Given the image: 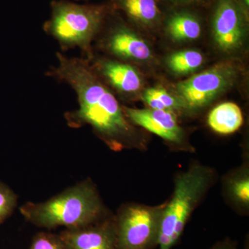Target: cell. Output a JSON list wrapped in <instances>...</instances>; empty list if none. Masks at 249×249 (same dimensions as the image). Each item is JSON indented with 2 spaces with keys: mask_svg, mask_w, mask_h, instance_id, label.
I'll return each instance as SVG.
<instances>
[{
  "mask_svg": "<svg viewBox=\"0 0 249 249\" xmlns=\"http://www.w3.org/2000/svg\"><path fill=\"white\" fill-rule=\"evenodd\" d=\"M58 235L67 249H116L114 215L87 227L65 229Z\"/></svg>",
  "mask_w": 249,
  "mask_h": 249,
  "instance_id": "11",
  "label": "cell"
},
{
  "mask_svg": "<svg viewBox=\"0 0 249 249\" xmlns=\"http://www.w3.org/2000/svg\"><path fill=\"white\" fill-rule=\"evenodd\" d=\"M238 0H218L212 19L214 42L224 53L237 52L243 45L246 18Z\"/></svg>",
  "mask_w": 249,
  "mask_h": 249,
  "instance_id": "7",
  "label": "cell"
},
{
  "mask_svg": "<svg viewBox=\"0 0 249 249\" xmlns=\"http://www.w3.org/2000/svg\"><path fill=\"white\" fill-rule=\"evenodd\" d=\"M242 3L243 4V8L245 9L248 10L249 6V0H242Z\"/></svg>",
  "mask_w": 249,
  "mask_h": 249,
  "instance_id": "22",
  "label": "cell"
},
{
  "mask_svg": "<svg viewBox=\"0 0 249 249\" xmlns=\"http://www.w3.org/2000/svg\"><path fill=\"white\" fill-rule=\"evenodd\" d=\"M142 99L150 109L173 113H175V111L184 110L180 100L163 88H150L145 89L142 94Z\"/></svg>",
  "mask_w": 249,
  "mask_h": 249,
  "instance_id": "17",
  "label": "cell"
},
{
  "mask_svg": "<svg viewBox=\"0 0 249 249\" xmlns=\"http://www.w3.org/2000/svg\"><path fill=\"white\" fill-rule=\"evenodd\" d=\"M166 31L170 38L175 42L196 40L201 34L200 20L191 13H176L167 21Z\"/></svg>",
  "mask_w": 249,
  "mask_h": 249,
  "instance_id": "15",
  "label": "cell"
},
{
  "mask_svg": "<svg viewBox=\"0 0 249 249\" xmlns=\"http://www.w3.org/2000/svg\"><path fill=\"white\" fill-rule=\"evenodd\" d=\"M237 78L238 70L235 64L220 62L178 83L177 97L182 103L185 111L199 110L231 89Z\"/></svg>",
  "mask_w": 249,
  "mask_h": 249,
  "instance_id": "6",
  "label": "cell"
},
{
  "mask_svg": "<svg viewBox=\"0 0 249 249\" xmlns=\"http://www.w3.org/2000/svg\"><path fill=\"white\" fill-rule=\"evenodd\" d=\"M18 196L10 187L0 181V225L13 214Z\"/></svg>",
  "mask_w": 249,
  "mask_h": 249,
  "instance_id": "18",
  "label": "cell"
},
{
  "mask_svg": "<svg viewBox=\"0 0 249 249\" xmlns=\"http://www.w3.org/2000/svg\"><path fill=\"white\" fill-rule=\"evenodd\" d=\"M215 173L201 164L190 166L175 178L173 196L165 201L160 220V249H171L183 233L187 222L213 184Z\"/></svg>",
  "mask_w": 249,
  "mask_h": 249,
  "instance_id": "4",
  "label": "cell"
},
{
  "mask_svg": "<svg viewBox=\"0 0 249 249\" xmlns=\"http://www.w3.org/2000/svg\"><path fill=\"white\" fill-rule=\"evenodd\" d=\"M224 190L230 202L240 211H248L249 207V165L242 167L231 172L226 177Z\"/></svg>",
  "mask_w": 249,
  "mask_h": 249,
  "instance_id": "14",
  "label": "cell"
},
{
  "mask_svg": "<svg viewBox=\"0 0 249 249\" xmlns=\"http://www.w3.org/2000/svg\"><path fill=\"white\" fill-rule=\"evenodd\" d=\"M110 4L139 25L153 28L160 24L161 14L156 0H111Z\"/></svg>",
  "mask_w": 249,
  "mask_h": 249,
  "instance_id": "12",
  "label": "cell"
},
{
  "mask_svg": "<svg viewBox=\"0 0 249 249\" xmlns=\"http://www.w3.org/2000/svg\"><path fill=\"white\" fill-rule=\"evenodd\" d=\"M212 249H235V247L230 243H220L216 245Z\"/></svg>",
  "mask_w": 249,
  "mask_h": 249,
  "instance_id": "21",
  "label": "cell"
},
{
  "mask_svg": "<svg viewBox=\"0 0 249 249\" xmlns=\"http://www.w3.org/2000/svg\"><path fill=\"white\" fill-rule=\"evenodd\" d=\"M58 64L51 67L47 76L65 83L76 93L78 107L67 111L69 127L89 125L98 138L113 151L143 150L147 142L124 114L114 93L93 71L84 58H70L56 53Z\"/></svg>",
  "mask_w": 249,
  "mask_h": 249,
  "instance_id": "1",
  "label": "cell"
},
{
  "mask_svg": "<svg viewBox=\"0 0 249 249\" xmlns=\"http://www.w3.org/2000/svg\"><path fill=\"white\" fill-rule=\"evenodd\" d=\"M50 16L43 24L46 34L58 42L62 52L79 49L87 60L93 55L92 44L113 11L109 4H80L53 0Z\"/></svg>",
  "mask_w": 249,
  "mask_h": 249,
  "instance_id": "3",
  "label": "cell"
},
{
  "mask_svg": "<svg viewBox=\"0 0 249 249\" xmlns=\"http://www.w3.org/2000/svg\"><path fill=\"white\" fill-rule=\"evenodd\" d=\"M207 121L209 127L216 133L230 134L240 128L243 124V115L237 104L226 102L211 110Z\"/></svg>",
  "mask_w": 249,
  "mask_h": 249,
  "instance_id": "13",
  "label": "cell"
},
{
  "mask_svg": "<svg viewBox=\"0 0 249 249\" xmlns=\"http://www.w3.org/2000/svg\"><path fill=\"white\" fill-rule=\"evenodd\" d=\"M101 32L104 35L100 39V48L113 58L124 62H146L152 58L148 44L122 21H113L107 29L104 25Z\"/></svg>",
  "mask_w": 249,
  "mask_h": 249,
  "instance_id": "8",
  "label": "cell"
},
{
  "mask_svg": "<svg viewBox=\"0 0 249 249\" xmlns=\"http://www.w3.org/2000/svg\"><path fill=\"white\" fill-rule=\"evenodd\" d=\"M29 249H67L60 236L52 232H40L36 234Z\"/></svg>",
  "mask_w": 249,
  "mask_h": 249,
  "instance_id": "19",
  "label": "cell"
},
{
  "mask_svg": "<svg viewBox=\"0 0 249 249\" xmlns=\"http://www.w3.org/2000/svg\"><path fill=\"white\" fill-rule=\"evenodd\" d=\"M124 114L134 125L142 127L172 145L186 149V134L175 113L160 109H138L123 106Z\"/></svg>",
  "mask_w": 249,
  "mask_h": 249,
  "instance_id": "9",
  "label": "cell"
},
{
  "mask_svg": "<svg viewBox=\"0 0 249 249\" xmlns=\"http://www.w3.org/2000/svg\"><path fill=\"white\" fill-rule=\"evenodd\" d=\"M164 205L121 206L114 215L116 249H151L157 245Z\"/></svg>",
  "mask_w": 249,
  "mask_h": 249,
  "instance_id": "5",
  "label": "cell"
},
{
  "mask_svg": "<svg viewBox=\"0 0 249 249\" xmlns=\"http://www.w3.org/2000/svg\"><path fill=\"white\" fill-rule=\"evenodd\" d=\"M72 1H77V2H78V1H88V0H72Z\"/></svg>",
  "mask_w": 249,
  "mask_h": 249,
  "instance_id": "23",
  "label": "cell"
},
{
  "mask_svg": "<svg viewBox=\"0 0 249 249\" xmlns=\"http://www.w3.org/2000/svg\"><path fill=\"white\" fill-rule=\"evenodd\" d=\"M93 71L108 88L121 96H132L138 93L142 86V80L138 70L128 62L114 58L88 59Z\"/></svg>",
  "mask_w": 249,
  "mask_h": 249,
  "instance_id": "10",
  "label": "cell"
},
{
  "mask_svg": "<svg viewBox=\"0 0 249 249\" xmlns=\"http://www.w3.org/2000/svg\"><path fill=\"white\" fill-rule=\"evenodd\" d=\"M204 56L196 50H186L170 55L167 65L175 74L186 75L196 71L202 65Z\"/></svg>",
  "mask_w": 249,
  "mask_h": 249,
  "instance_id": "16",
  "label": "cell"
},
{
  "mask_svg": "<svg viewBox=\"0 0 249 249\" xmlns=\"http://www.w3.org/2000/svg\"><path fill=\"white\" fill-rule=\"evenodd\" d=\"M19 211L28 222L47 230L60 227L67 229L85 227L111 215L96 185L89 178L44 202L28 201Z\"/></svg>",
  "mask_w": 249,
  "mask_h": 249,
  "instance_id": "2",
  "label": "cell"
},
{
  "mask_svg": "<svg viewBox=\"0 0 249 249\" xmlns=\"http://www.w3.org/2000/svg\"><path fill=\"white\" fill-rule=\"evenodd\" d=\"M168 1L175 4L186 5L196 2V1H199V0H168Z\"/></svg>",
  "mask_w": 249,
  "mask_h": 249,
  "instance_id": "20",
  "label": "cell"
}]
</instances>
